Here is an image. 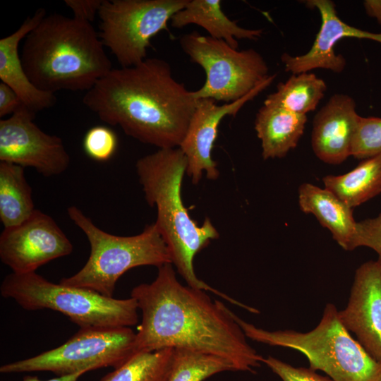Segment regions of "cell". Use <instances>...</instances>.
<instances>
[{
	"label": "cell",
	"mask_w": 381,
	"mask_h": 381,
	"mask_svg": "<svg viewBox=\"0 0 381 381\" xmlns=\"http://www.w3.org/2000/svg\"><path fill=\"white\" fill-rule=\"evenodd\" d=\"M338 316L365 351L381 363V269L376 260L356 269L347 305Z\"/></svg>",
	"instance_id": "obj_14"
},
{
	"label": "cell",
	"mask_w": 381,
	"mask_h": 381,
	"mask_svg": "<svg viewBox=\"0 0 381 381\" xmlns=\"http://www.w3.org/2000/svg\"><path fill=\"white\" fill-rule=\"evenodd\" d=\"M35 115L23 105L0 121V162L32 167L46 177L59 175L68 168L70 155L61 138L33 122Z\"/></svg>",
	"instance_id": "obj_11"
},
{
	"label": "cell",
	"mask_w": 381,
	"mask_h": 381,
	"mask_svg": "<svg viewBox=\"0 0 381 381\" xmlns=\"http://www.w3.org/2000/svg\"><path fill=\"white\" fill-rule=\"evenodd\" d=\"M67 212L87 238L90 254L85 265L76 274L61 279V284L112 297L118 279L129 270L171 263L168 248L155 223L147 225L139 234L121 236L98 228L75 206H70Z\"/></svg>",
	"instance_id": "obj_6"
},
{
	"label": "cell",
	"mask_w": 381,
	"mask_h": 381,
	"mask_svg": "<svg viewBox=\"0 0 381 381\" xmlns=\"http://www.w3.org/2000/svg\"><path fill=\"white\" fill-rule=\"evenodd\" d=\"M307 116L263 104L255 119L264 159L282 158L294 149L303 134Z\"/></svg>",
	"instance_id": "obj_19"
},
{
	"label": "cell",
	"mask_w": 381,
	"mask_h": 381,
	"mask_svg": "<svg viewBox=\"0 0 381 381\" xmlns=\"http://www.w3.org/2000/svg\"><path fill=\"white\" fill-rule=\"evenodd\" d=\"M188 0H103L99 37L121 68L146 59L151 39L184 8Z\"/></svg>",
	"instance_id": "obj_10"
},
{
	"label": "cell",
	"mask_w": 381,
	"mask_h": 381,
	"mask_svg": "<svg viewBox=\"0 0 381 381\" xmlns=\"http://www.w3.org/2000/svg\"><path fill=\"white\" fill-rule=\"evenodd\" d=\"M325 188L351 208L358 207L381 193V154L365 159L350 171L322 179Z\"/></svg>",
	"instance_id": "obj_21"
},
{
	"label": "cell",
	"mask_w": 381,
	"mask_h": 381,
	"mask_svg": "<svg viewBox=\"0 0 381 381\" xmlns=\"http://www.w3.org/2000/svg\"><path fill=\"white\" fill-rule=\"evenodd\" d=\"M24 104L17 93L6 83H0V117L13 114Z\"/></svg>",
	"instance_id": "obj_31"
},
{
	"label": "cell",
	"mask_w": 381,
	"mask_h": 381,
	"mask_svg": "<svg viewBox=\"0 0 381 381\" xmlns=\"http://www.w3.org/2000/svg\"><path fill=\"white\" fill-rule=\"evenodd\" d=\"M358 247L365 246L377 255V262L381 269V212L375 217L357 222Z\"/></svg>",
	"instance_id": "obj_29"
},
{
	"label": "cell",
	"mask_w": 381,
	"mask_h": 381,
	"mask_svg": "<svg viewBox=\"0 0 381 381\" xmlns=\"http://www.w3.org/2000/svg\"><path fill=\"white\" fill-rule=\"evenodd\" d=\"M174 349L139 352L99 381H167Z\"/></svg>",
	"instance_id": "obj_24"
},
{
	"label": "cell",
	"mask_w": 381,
	"mask_h": 381,
	"mask_svg": "<svg viewBox=\"0 0 381 381\" xmlns=\"http://www.w3.org/2000/svg\"><path fill=\"white\" fill-rule=\"evenodd\" d=\"M225 371L236 370L234 365L224 358L176 348L167 381H204L213 375Z\"/></svg>",
	"instance_id": "obj_25"
},
{
	"label": "cell",
	"mask_w": 381,
	"mask_h": 381,
	"mask_svg": "<svg viewBox=\"0 0 381 381\" xmlns=\"http://www.w3.org/2000/svg\"><path fill=\"white\" fill-rule=\"evenodd\" d=\"M83 372L77 373L72 375L58 376L48 380H40L38 377L32 375H26L23 381H78V379L84 374Z\"/></svg>",
	"instance_id": "obj_33"
},
{
	"label": "cell",
	"mask_w": 381,
	"mask_h": 381,
	"mask_svg": "<svg viewBox=\"0 0 381 381\" xmlns=\"http://www.w3.org/2000/svg\"><path fill=\"white\" fill-rule=\"evenodd\" d=\"M327 88L325 82L313 73L293 74L279 83L277 90L267 95L264 103L306 115L317 108Z\"/></svg>",
	"instance_id": "obj_23"
},
{
	"label": "cell",
	"mask_w": 381,
	"mask_h": 381,
	"mask_svg": "<svg viewBox=\"0 0 381 381\" xmlns=\"http://www.w3.org/2000/svg\"><path fill=\"white\" fill-rule=\"evenodd\" d=\"M157 268L153 282L131 293L142 313L135 353L183 348L224 358L236 371L255 373L264 357L248 343L232 311L205 291L183 285L171 263Z\"/></svg>",
	"instance_id": "obj_1"
},
{
	"label": "cell",
	"mask_w": 381,
	"mask_h": 381,
	"mask_svg": "<svg viewBox=\"0 0 381 381\" xmlns=\"http://www.w3.org/2000/svg\"><path fill=\"white\" fill-rule=\"evenodd\" d=\"M232 315L246 337L303 353L309 368L325 373L333 381H381V363L373 358L344 327L333 303H327L312 330L269 331Z\"/></svg>",
	"instance_id": "obj_5"
},
{
	"label": "cell",
	"mask_w": 381,
	"mask_h": 381,
	"mask_svg": "<svg viewBox=\"0 0 381 381\" xmlns=\"http://www.w3.org/2000/svg\"><path fill=\"white\" fill-rule=\"evenodd\" d=\"M298 205L304 213L313 214L345 250L358 247L357 222L352 208L327 188L304 183L298 188Z\"/></svg>",
	"instance_id": "obj_18"
},
{
	"label": "cell",
	"mask_w": 381,
	"mask_h": 381,
	"mask_svg": "<svg viewBox=\"0 0 381 381\" xmlns=\"http://www.w3.org/2000/svg\"><path fill=\"white\" fill-rule=\"evenodd\" d=\"M354 99L337 93L313 119L311 145L315 155L323 162L339 164L351 156V147L359 116Z\"/></svg>",
	"instance_id": "obj_16"
},
{
	"label": "cell",
	"mask_w": 381,
	"mask_h": 381,
	"mask_svg": "<svg viewBox=\"0 0 381 381\" xmlns=\"http://www.w3.org/2000/svg\"><path fill=\"white\" fill-rule=\"evenodd\" d=\"M103 0H65L64 4L72 11L73 18L92 23Z\"/></svg>",
	"instance_id": "obj_30"
},
{
	"label": "cell",
	"mask_w": 381,
	"mask_h": 381,
	"mask_svg": "<svg viewBox=\"0 0 381 381\" xmlns=\"http://www.w3.org/2000/svg\"><path fill=\"white\" fill-rule=\"evenodd\" d=\"M46 15L44 8L37 9L17 30L0 40V79L17 93L25 106L35 114L53 107L56 102V97L55 94L39 90L32 83L23 67L18 47L20 41Z\"/></svg>",
	"instance_id": "obj_17"
},
{
	"label": "cell",
	"mask_w": 381,
	"mask_h": 381,
	"mask_svg": "<svg viewBox=\"0 0 381 381\" xmlns=\"http://www.w3.org/2000/svg\"><path fill=\"white\" fill-rule=\"evenodd\" d=\"M381 154V118L360 116L353 137L351 156L365 159Z\"/></svg>",
	"instance_id": "obj_26"
},
{
	"label": "cell",
	"mask_w": 381,
	"mask_h": 381,
	"mask_svg": "<svg viewBox=\"0 0 381 381\" xmlns=\"http://www.w3.org/2000/svg\"><path fill=\"white\" fill-rule=\"evenodd\" d=\"M363 6L367 15L375 18L381 25V0H366Z\"/></svg>",
	"instance_id": "obj_32"
},
{
	"label": "cell",
	"mask_w": 381,
	"mask_h": 381,
	"mask_svg": "<svg viewBox=\"0 0 381 381\" xmlns=\"http://www.w3.org/2000/svg\"><path fill=\"white\" fill-rule=\"evenodd\" d=\"M262 363L282 381H333L310 368L295 367L272 356L263 358Z\"/></svg>",
	"instance_id": "obj_28"
},
{
	"label": "cell",
	"mask_w": 381,
	"mask_h": 381,
	"mask_svg": "<svg viewBox=\"0 0 381 381\" xmlns=\"http://www.w3.org/2000/svg\"><path fill=\"white\" fill-rule=\"evenodd\" d=\"M73 248L54 219L37 209L20 224L4 228L0 235V259L16 274L34 272L71 254Z\"/></svg>",
	"instance_id": "obj_12"
},
{
	"label": "cell",
	"mask_w": 381,
	"mask_h": 381,
	"mask_svg": "<svg viewBox=\"0 0 381 381\" xmlns=\"http://www.w3.org/2000/svg\"><path fill=\"white\" fill-rule=\"evenodd\" d=\"M128 327H82L67 341L33 357L4 364L1 373L52 372L57 376L119 368L135 354Z\"/></svg>",
	"instance_id": "obj_9"
},
{
	"label": "cell",
	"mask_w": 381,
	"mask_h": 381,
	"mask_svg": "<svg viewBox=\"0 0 381 381\" xmlns=\"http://www.w3.org/2000/svg\"><path fill=\"white\" fill-rule=\"evenodd\" d=\"M20 59L39 90L88 91L111 69L92 23L51 13L24 38Z\"/></svg>",
	"instance_id": "obj_3"
},
{
	"label": "cell",
	"mask_w": 381,
	"mask_h": 381,
	"mask_svg": "<svg viewBox=\"0 0 381 381\" xmlns=\"http://www.w3.org/2000/svg\"><path fill=\"white\" fill-rule=\"evenodd\" d=\"M0 292L26 310L60 312L80 328L130 327L138 322V308L132 297L114 298L90 289L55 284L36 272L6 275Z\"/></svg>",
	"instance_id": "obj_7"
},
{
	"label": "cell",
	"mask_w": 381,
	"mask_h": 381,
	"mask_svg": "<svg viewBox=\"0 0 381 381\" xmlns=\"http://www.w3.org/2000/svg\"><path fill=\"white\" fill-rule=\"evenodd\" d=\"M118 138L114 131L104 126L90 128L85 133L83 147L86 155L95 161L109 160L116 152Z\"/></svg>",
	"instance_id": "obj_27"
},
{
	"label": "cell",
	"mask_w": 381,
	"mask_h": 381,
	"mask_svg": "<svg viewBox=\"0 0 381 381\" xmlns=\"http://www.w3.org/2000/svg\"><path fill=\"white\" fill-rule=\"evenodd\" d=\"M135 167L147 202L157 208L155 223L168 248L171 263L187 285L210 291L241 307V303L212 288L195 272V256L219 234L208 217L199 224L183 205L181 186L187 160L182 150L159 149L140 158Z\"/></svg>",
	"instance_id": "obj_4"
},
{
	"label": "cell",
	"mask_w": 381,
	"mask_h": 381,
	"mask_svg": "<svg viewBox=\"0 0 381 381\" xmlns=\"http://www.w3.org/2000/svg\"><path fill=\"white\" fill-rule=\"evenodd\" d=\"M198 101L159 58L112 68L83 97L100 120L159 149L180 146Z\"/></svg>",
	"instance_id": "obj_2"
},
{
	"label": "cell",
	"mask_w": 381,
	"mask_h": 381,
	"mask_svg": "<svg viewBox=\"0 0 381 381\" xmlns=\"http://www.w3.org/2000/svg\"><path fill=\"white\" fill-rule=\"evenodd\" d=\"M276 75L267 80L240 99L218 105L212 99H200L190 119L185 136L179 147L187 160L186 174L193 184H198L205 173L210 180L219 175L217 164L212 158V151L218 134V128L226 116H235L243 105L267 87Z\"/></svg>",
	"instance_id": "obj_13"
},
{
	"label": "cell",
	"mask_w": 381,
	"mask_h": 381,
	"mask_svg": "<svg viewBox=\"0 0 381 381\" xmlns=\"http://www.w3.org/2000/svg\"><path fill=\"white\" fill-rule=\"evenodd\" d=\"M306 5L316 8L320 15L321 25L309 51L299 56L284 53L281 60L284 70L293 74L306 73L316 68L341 73L346 59L334 51V46L346 37L367 39L381 43V33H373L351 26L338 16L334 3L330 0H308Z\"/></svg>",
	"instance_id": "obj_15"
},
{
	"label": "cell",
	"mask_w": 381,
	"mask_h": 381,
	"mask_svg": "<svg viewBox=\"0 0 381 381\" xmlns=\"http://www.w3.org/2000/svg\"><path fill=\"white\" fill-rule=\"evenodd\" d=\"M179 44L190 60L204 70V85L193 91L195 99L226 103L243 97L270 76L268 66L253 49L238 50L226 42L196 32L181 36Z\"/></svg>",
	"instance_id": "obj_8"
},
{
	"label": "cell",
	"mask_w": 381,
	"mask_h": 381,
	"mask_svg": "<svg viewBox=\"0 0 381 381\" xmlns=\"http://www.w3.org/2000/svg\"><path fill=\"white\" fill-rule=\"evenodd\" d=\"M35 210L24 168L0 162V220L4 227L20 224Z\"/></svg>",
	"instance_id": "obj_22"
},
{
	"label": "cell",
	"mask_w": 381,
	"mask_h": 381,
	"mask_svg": "<svg viewBox=\"0 0 381 381\" xmlns=\"http://www.w3.org/2000/svg\"><path fill=\"white\" fill-rule=\"evenodd\" d=\"M170 22L175 28L195 24L204 28L211 37L224 40L236 49L237 39L255 40L263 33L262 29H246L229 19L222 10L220 0H188L184 8L176 13Z\"/></svg>",
	"instance_id": "obj_20"
}]
</instances>
